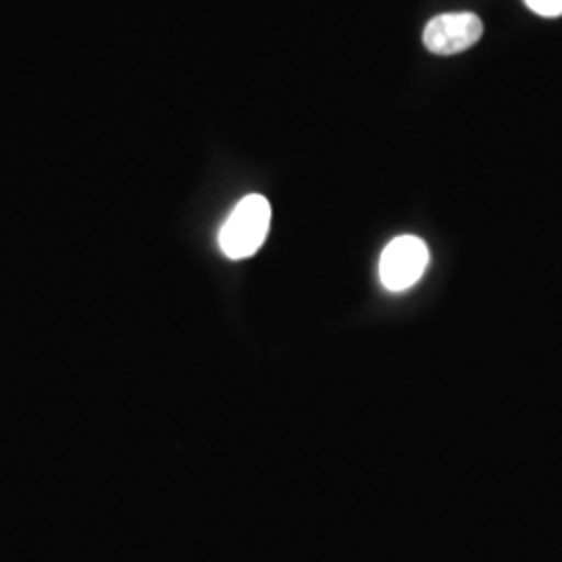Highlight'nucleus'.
<instances>
[{
	"label": "nucleus",
	"mask_w": 562,
	"mask_h": 562,
	"mask_svg": "<svg viewBox=\"0 0 562 562\" xmlns=\"http://www.w3.org/2000/svg\"><path fill=\"white\" fill-rule=\"evenodd\" d=\"M525 4L542 18H561L562 0H525Z\"/></svg>",
	"instance_id": "nucleus-4"
},
{
	"label": "nucleus",
	"mask_w": 562,
	"mask_h": 562,
	"mask_svg": "<svg viewBox=\"0 0 562 562\" xmlns=\"http://www.w3.org/2000/svg\"><path fill=\"white\" fill-rule=\"evenodd\" d=\"M483 23L475 13H442L429 21L423 42L434 55H459L482 38Z\"/></svg>",
	"instance_id": "nucleus-3"
},
{
	"label": "nucleus",
	"mask_w": 562,
	"mask_h": 562,
	"mask_svg": "<svg viewBox=\"0 0 562 562\" xmlns=\"http://www.w3.org/2000/svg\"><path fill=\"white\" fill-rule=\"evenodd\" d=\"M271 227V204L261 194L241 199L220 232V246L227 259L252 257L267 240Z\"/></svg>",
	"instance_id": "nucleus-1"
},
{
	"label": "nucleus",
	"mask_w": 562,
	"mask_h": 562,
	"mask_svg": "<svg viewBox=\"0 0 562 562\" xmlns=\"http://www.w3.org/2000/svg\"><path fill=\"white\" fill-rule=\"evenodd\" d=\"M429 262V250L417 236H398L385 246L380 259V278L392 292L408 290L422 280Z\"/></svg>",
	"instance_id": "nucleus-2"
}]
</instances>
